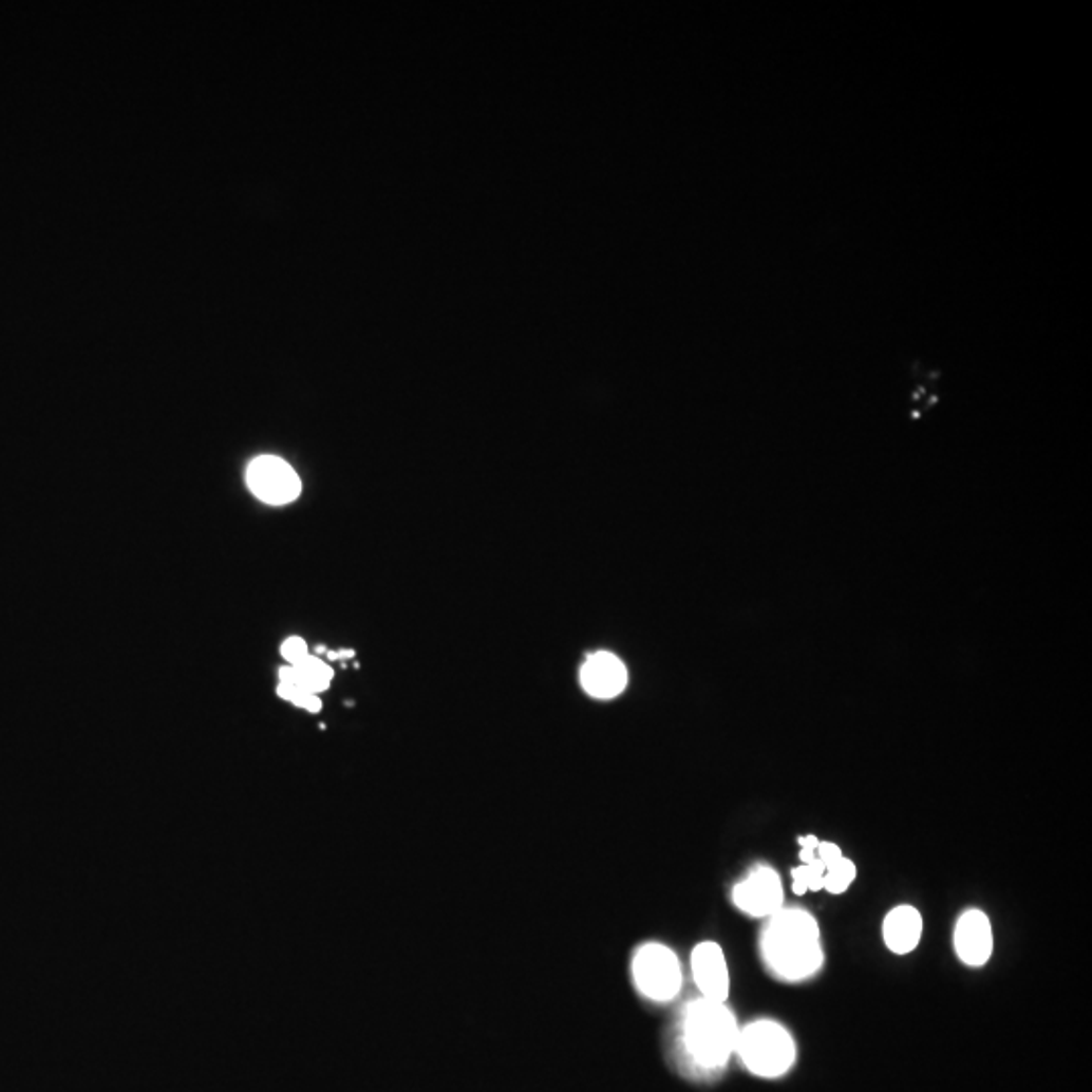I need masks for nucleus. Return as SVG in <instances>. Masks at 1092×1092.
I'll list each match as a JSON object with an SVG mask.
<instances>
[{
	"label": "nucleus",
	"instance_id": "f257e3e1",
	"mask_svg": "<svg viewBox=\"0 0 1092 1092\" xmlns=\"http://www.w3.org/2000/svg\"><path fill=\"white\" fill-rule=\"evenodd\" d=\"M760 950L767 967L784 981H804L824 965L820 926L804 908H782L769 917Z\"/></svg>",
	"mask_w": 1092,
	"mask_h": 1092
},
{
	"label": "nucleus",
	"instance_id": "f03ea898",
	"mask_svg": "<svg viewBox=\"0 0 1092 1092\" xmlns=\"http://www.w3.org/2000/svg\"><path fill=\"white\" fill-rule=\"evenodd\" d=\"M735 1014L724 1001H692L684 1016L682 1042L692 1067L704 1072L722 1069L735 1054L738 1040Z\"/></svg>",
	"mask_w": 1092,
	"mask_h": 1092
},
{
	"label": "nucleus",
	"instance_id": "7ed1b4c3",
	"mask_svg": "<svg viewBox=\"0 0 1092 1092\" xmlns=\"http://www.w3.org/2000/svg\"><path fill=\"white\" fill-rule=\"evenodd\" d=\"M735 1054L757 1076H782L795 1062V1042L782 1023L759 1020L738 1032Z\"/></svg>",
	"mask_w": 1092,
	"mask_h": 1092
},
{
	"label": "nucleus",
	"instance_id": "20e7f679",
	"mask_svg": "<svg viewBox=\"0 0 1092 1092\" xmlns=\"http://www.w3.org/2000/svg\"><path fill=\"white\" fill-rule=\"evenodd\" d=\"M632 975L641 996L652 1001H670L682 990V965L676 953L660 943H647L638 949Z\"/></svg>",
	"mask_w": 1092,
	"mask_h": 1092
},
{
	"label": "nucleus",
	"instance_id": "39448f33",
	"mask_svg": "<svg viewBox=\"0 0 1092 1092\" xmlns=\"http://www.w3.org/2000/svg\"><path fill=\"white\" fill-rule=\"evenodd\" d=\"M247 484L258 498L274 506L294 502L302 492V482L294 468L276 455L253 459L247 470Z\"/></svg>",
	"mask_w": 1092,
	"mask_h": 1092
},
{
	"label": "nucleus",
	"instance_id": "423d86ee",
	"mask_svg": "<svg viewBox=\"0 0 1092 1092\" xmlns=\"http://www.w3.org/2000/svg\"><path fill=\"white\" fill-rule=\"evenodd\" d=\"M736 908L755 919H769L784 908V884L779 874L759 866L747 879L738 882L733 890Z\"/></svg>",
	"mask_w": 1092,
	"mask_h": 1092
},
{
	"label": "nucleus",
	"instance_id": "0eeeda50",
	"mask_svg": "<svg viewBox=\"0 0 1092 1092\" xmlns=\"http://www.w3.org/2000/svg\"><path fill=\"white\" fill-rule=\"evenodd\" d=\"M692 975L704 999L727 1001L731 994V975L720 945L700 943L692 950Z\"/></svg>",
	"mask_w": 1092,
	"mask_h": 1092
},
{
	"label": "nucleus",
	"instance_id": "6e6552de",
	"mask_svg": "<svg viewBox=\"0 0 1092 1092\" xmlns=\"http://www.w3.org/2000/svg\"><path fill=\"white\" fill-rule=\"evenodd\" d=\"M955 950L957 957L969 965V967H981L990 961L994 953V930L992 923L985 912L981 910H967L961 915L955 926Z\"/></svg>",
	"mask_w": 1092,
	"mask_h": 1092
},
{
	"label": "nucleus",
	"instance_id": "1a4fd4ad",
	"mask_svg": "<svg viewBox=\"0 0 1092 1092\" xmlns=\"http://www.w3.org/2000/svg\"><path fill=\"white\" fill-rule=\"evenodd\" d=\"M581 684L595 698H614L621 694V690L627 684V670L611 654H595L591 656L583 670H581Z\"/></svg>",
	"mask_w": 1092,
	"mask_h": 1092
},
{
	"label": "nucleus",
	"instance_id": "9d476101",
	"mask_svg": "<svg viewBox=\"0 0 1092 1092\" xmlns=\"http://www.w3.org/2000/svg\"><path fill=\"white\" fill-rule=\"evenodd\" d=\"M882 935L886 947L897 953L906 955L919 947L923 937V917L915 906L901 904L892 908L882 925Z\"/></svg>",
	"mask_w": 1092,
	"mask_h": 1092
},
{
	"label": "nucleus",
	"instance_id": "9b49d317",
	"mask_svg": "<svg viewBox=\"0 0 1092 1092\" xmlns=\"http://www.w3.org/2000/svg\"><path fill=\"white\" fill-rule=\"evenodd\" d=\"M820 840L815 835H802L799 837V846H802V866L795 868L791 872V879H793V895L802 897L806 892H817V890H824V884H826V866L824 862L820 860V855L815 854V848H817Z\"/></svg>",
	"mask_w": 1092,
	"mask_h": 1092
},
{
	"label": "nucleus",
	"instance_id": "f8f14e48",
	"mask_svg": "<svg viewBox=\"0 0 1092 1092\" xmlns=\"http://www.w3.org/2000/svg\"><path fill=\"white\" fill-rule=\"evenodd\" d=\"M333 670L320 658L308 656L300 664L287 665L280 670V684L289 689L306 690L312 694H320L331 686Z\"/></svg>",
	"mask_w": 1092,
	"mask_h": 1092
},
{
	"label": "nucleus",
	"instance_id": "ddd939ff",
	"mask_svg": "<svg viewBox=\"0 0 1092 1092\" xmlns=\"http://www.w3.org/2000/svg\"><path fill=\"white\" fill-rule=\"evenodd\" d=\"M815 854L826 866V884L824 890L830 895H842L850 888L855 879V864L842 854V850L831 842H820L815 848Z\"/></svg>",
	"mask_w": 1092,
	"mask_h": 1092
},
{
	"label": "nucleus",
	"instance_id": "4468645a",
	"mask_svg": "<svg viewBox=\"0 0 1092 1092\" xmlns=\"http://www.w3.org/2000/svg\"><path fill=\"white\" fill-rule=\"evenodd\" d=\"M282 656L289 662V665L300 664L302 660L308 658V645L302 638H289L284 641L282 645Z\"/></svg>",
	"mask_w": 1092,
	"mask_h": 1092
}]
</instances>
